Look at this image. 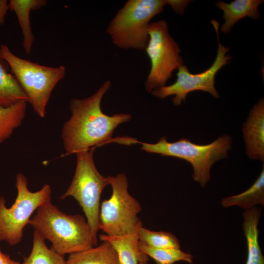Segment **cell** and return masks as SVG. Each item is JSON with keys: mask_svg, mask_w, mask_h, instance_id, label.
<instances>
[{"mask_svg": "<svg viewBox=\"0 0 264 264\" xmlns=\"http://www.w3.org/2000/svg\"><path fill=\"white\" fill-rule=\"evenodd\" d=\"M111 85L107 80L90 96L70 100L71 116L64 123L61 133L66 155L87 151L109 141L118 125L132 118L128 114L110 116L102 111L101 101Z\"/></svg>", "mask_w": 264, "mask_h": 264, "instance_id": "6da1fadb", "label": "cell"}, {"mask_svg": "<svg viewBox=\"0 0 264 264\" xmlns=\"http://www.w3.org/2000/svg\"><path fill=\"white\" fill-rule=\"evenodd\" d=\"M28 224L44 240L49 241L51 247L64 256L87 250L98 242L83 216L66 214L51 201L36 210Z\"/></svg>", "mask_w": 264, "mask_h": 264, "instance_id": "7a4b0ae2", "label": "cell"}, {"mask_svg": "<svg viewBox=\"0 0 264 264\" xmlns=\"http://www.w3.org/2000/svg\"><path fill=\"white\" fill-rule=\"evenodd\" d=\"M166 4L169 0H129L110 21L106 33L119 48L145 50L150 21Z\"/></svg>", "mask_w": 264, "mask_h": 264, "instance_id": "3957f363", "label": "cell"}, {"mask_svg": "<svg viewBox=\"0 0 264 264\" xmlns=\"http://www.w3.org/2000/svg\"><path fill=\"white\" fill-rule=\"evenodd\" d=\"M0 55L8 64L35 113L44 118L52 91L65 76V66H47L21 58L5 44L0 46Z\"/></svg>", "mask_w": 264, "mask_h": 264, "instance_id": "277c9868", "label": "cell"}, {"mask_svg": "<svg viewBox=\"0 0 264 264\" xmlns=\"http://www.w3.org/2000/svg\"><path fill=\"white\" fill-rule=\"evenodd\" d=\"M140 143L141 149L148 153L174 156L189 162L194 169L193 179L204 187L210 179L213 164L227 157L232 139L230 135L224 134L210 144L199 145L186 138L170 142L164 136L156 143Z\"/></svg>", "mask_w": 264, "mask_h": 264, "instance_id": "5b68a950", "label": "cell"}, {"mask_svg": "<svg viewBox=\"0 0 264 264\" xmlns=\"http://www.w3.org/2000/svg\"><path fill=\"white\" fill-rule=\"evenodd\" d=\"M112 194L100 207L99 230L112 236L138 235L142 222L137 216L141 206L129 193L128 180L124 174L108 176Z\"/></svg>", "mask_w": 264, "mask_h": 264, "instance_id": "8992f818", "label": "cell"}, {"mask_svg": "<svg viewBox=\"0 0 264 264\" xmlns=\"http://www.w3.org/2000/svg\"><path fill=\"white\" fill-rule=\"evenodd\" d=\"M94 148L76 153L77 163L74 176L69 186L59 198L72 197L77 200L94 238L98 241L101 194L110 184L108 177L100 174L96 168L93 160Z\"/></svg>", "mask_w": 264, "mask_h": 264, "instance_id": "52a82bcc", "label": "cell"}, {"mask_svg": "<svg viewBox=\"0 0 264 264\" xmlns=\"http://www.w3.org/2000/svg\"><path fill=\"white\" fill-rule=\"evenodd\" d=\"M27 185L26 176L19 173L15 184L17 196L14 204L7 208L5 198L0 196V241H4L10 246L21 242L23 229L28 225L33 212L51 200V189L49 184H44L35 192L30 191Z\"/></svg>", "mask_w": 264, "mask_h": 264, "instance_id": "ba28073f", "label": "cell"}, {"mask_svg": "<svg viewBox=\"0 0 264 264\" xmlns=\"http://www.w3.org/2000/svg\"><path fill=\"white\" fill-rule=\"evenodd\" d=\"M148 34L149 40L145 50L151 67L145 88L147 92L151 93L153 90L165 86L173 72L183 65V60L180 55L179 45L170 35L166 21L151 22Z\"/></svg>", "mask_w": 264, "mask_h": 264, "instance_id": "9c48e42d", "label": "cell"}, {"mask_svg": "<svg viewBox=\"0 0 264 264\" xmlns=\"http://www.w3.org/2000/svg\"><path fill=\"white\" fill-rule=\"evenodd\" d=\"M211 22L215 28L218 41L217 54L212 66L202 72L192 74L186 66L182 65L177 68L175 83L153 90L151 92L153 96L164 99L174 95L172 101L176 106H179L182 101H185L187 95L195 90L208 92L215 98L220 97L215 87V78L222 67L230 63L231 57L229 54L226 55L229 47L222 45L220 42L219 22L216 20H212Z\"/></svg>", "mask_w": 264, "mask_h": 264, "instance_id": "30bf717a", "label": "cell"}, {"mask_svg": "<svg viewBox=\"0 0 264 264\" xmlns=\"http://www.w3.org/2000/svg\"><path fill=\"white\" fill-rule=\"evenodd\" d=\"M245 152L250 159L264 161V100L251 109L242 127Z\"/></svg>", "mask_w": 264, "mask_h": 264, "instance_id": "8fae6325", "label": "cell"}, {"mask_svg": "<svg viewBox=\"0 0 264 264\" xmlns=\"http://www.w3.org/2000/svg\"><path fill=\"white\" fill-rule=\"evenodd\" d=\"M264 2L262 0H235L229 3L218 1L216 5L223 12L225 20L220 28L221 32L227 34L233 26L241 19L248 17L253 19L259 18V6Z\"/></svg>", "mask_w": 264, "mask_h": 264, "instance_id": "7c38bea8", "label": "cell"}, {"mask_svg": "<svg viewBox=\"0 0 264 264\" xmlns=\"http://www.w3.org/2000/svg\"><path fill=\"white\" fill-rule=\"evenodd\" d=\"M102 241L109 242L116 251L121 264H147L148 256L143 253L138 246V235L123 236H108L104 234L99 236Z\"/></svg>", "mask_w": 264, "mask_h": 264, "instance_id": "4fadbf2b", "label": "cell"}, {"mask_svg": "<svg viewBox=\"0 0 264 264\" xmlns=\"http://www.w3.org/2000/svg\"><path fill=\"white\" fill-rule=\"evenodd\" d=\"M261 214V209L255 207L245 210L243 213L242 228L247 247L245 264H264V257L258 241V226Z\"/></svg>", "mask_w": 264, "mask_h": 264, "instance_id": "5bb4252c", "label": "cell"}, {"mask_svg": "<svg viewBox=\"0 0 264 264\" xmlns=\"http://www.w3.org/2000/svg\"><path fill=\"white\" fill-rule=\"evenodd\" d=\"M47 3L45 0H10L9 10L15 13L23 36V47L27 54L31 52L34 41L30 21L31 11L41 9Z\"/></svg>", "mask_w": 264, "mask_h": 264, "instance_id": "9a60e30c", "label": "cell"}, {"mask_svg": "<svg viewBox=\"0 0 264 264\" xmlns=\"http://www.w3.org/2000/svg\"><path fill=\"white\" fill-rule=\"evenodd\" d=\"M98 246L69 254L66 260L67 264H121L118 254L106 241Z\"/></svg>", "mask_w": 264, "mask_h": 264, "instance_id": "2e32d148", "label": "cell"}, {"mask_svg": "<svg viewBox=\"0 0 264 264\" xmlns=\"http://www.w3.org/2000/svg\"><path fill=\"white\" fill-rule=\"evenodd\" d=\"M7 63L0 55V107H8L22 102H28L19 82L9 72Z\"/></svg>", "mask_w": 264, "mask_h": 264, "instance_id": "e0dca14e", "label": "cell"}, {"mask_svg": "<svg viewBox=\"0 0 264 264\" xmlns=\"http://www.w3.org/2000/svg\"><path fill=\"white\" fill-rule=\"evenodd\" d=\"M221 205L224 207L238 206L244 210L257 204L264 205V166L255 182L245 191L223 198Z\"/></svg>", "mask_w": 264, "mask_h": 264, "instance_id": "ac0fdd59", "label": "cell"}, {"mask_svg": "<svg viewBox=\"0 0 264 264\" xmlns=\"http://www.w3.org/2000/svg\"><path fill=\"white\" fill-rule=\"evenodd\" d=\"M27 102L0 107V144L8 139L22 124L25 116Z\"/></svg>", "mask_w": 264, "mask_h": 264, "instance_id": "d6986e66", "label": "cell"}, {"mask_svg": "<svg viewBox=\"0 0 264 264\" xmlns=\"http://www.w3.org/2000/svg\"><path fill=\"white\" fill-rule=\"evenodd\" d=\"M22 264H67L64 256L51 247H47L44 239L34 231L31 252L23 257Z\"/></svg>", "mask_w": 264, "mask_h": 264, "instance_id": "ffe728a7", "label": "cell"}, {"mask_svg": "<svg viewBox=\"0 0 264 264\" xmlns=\"http://www.w3.org/2000/svg\"><path fill=\"white\" fill-rule=\"evenodd\" d=\"M138 246L144 254L154 259L157 264H173L184 261L192 264L193 256L180 248H156L150 247L139 241Z\"/></svg>", "mask_w": 264, "mask_h": 264, "instance_id": "44dd1931", "label": "cell"}, {"mask_svg": "<svg viewBox=\"0 0 264 264\" xmlns=\"http://www.w3.org/2000/svg\"><path fill=\"white\" fill-rule=\"evenodd\" d=\"M139 241L156 248H180L179 242L173 234L165 231H153L142 227L138 233Z\"/></svg>", "mask_w": 264, "mask_h": 264, "instance_id": "7402d4cb", "label": "cell"}, {"mask_svg": "<svg viewBox=\"0 0 264 264\" xmlns=\"http://www.w3.org/2000/svg\"><path fill=\"white\" fill-rule=\"evenodd\" d=\"M191 0H169V5L177 14H182Z\"/></svg>", "mask_w": 264, "mask_h": 264, "instance_id": "603a6c76", "label": "cell"}, {"mask_svg": "<svg viewBox=\"0 0 264 264\" xmlns=\"http://www.w3.org/2000/svg\"><path fill=\"white\" fill-rule=\"evenodd\" d=\"M9 10V2L7 0H0V26L5 22V16Z\"/></svg>", "mask_w": 264, "mask_h": 264, "instance_id": "cb8c5ba5", "label": "cell"}, {"mask_svg": "<svg viewBox=\"0 0 264 264\" xmlns=\"http://www.w3.org/2000/svg\"><path fill=\"white\" fill-rule=\"evenodd\" d=\"M0 264H22V263L11 259L8 255L3 253L0 249Z\"/></svg>", "mask_w": 264, "mask_h": 264, "instance_id": "d4e9b609", "label": "cell"}, {"mask_svg": "<svg viewBox=\"0 0 264 264\" xmlns=\"http://www.w3.org/2000/svg\"><path fill=\"white\" fill-rule=\"evenodd\" d=\"M139 264H144V263H139Z\"/></svg>", "mask_w": 264, "mask_h": 264, "instance_id": "484cf974", "label": "cell"}]
</instances>
